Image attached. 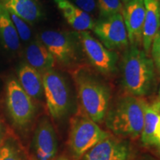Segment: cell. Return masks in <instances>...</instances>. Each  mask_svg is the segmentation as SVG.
Instances as JSON below:
<instances>
[{"mask_svg": "<svg viewBox=\"0 0 160 160\" xmlns=\"http://www.w3.org/2000/svg\"><path fill=\"white\" fill-rule=\"evenodd\" d=\"M122 16L131 45H142V31L145 17L144 0H131L124 5Z\"/></svg>", "mask_w": 160, "mask_h": 160, "instance_id": "cell-11", "label": "cell"}, {"mask_svg": "<svg viewBox=\"0 0 160 160\" xmlns=\"http://www.w3.org/2000/svg\"><path fill=\"white\" fill-rule=\"evenodd\" d=\"M3 4L27 22H35L42 16L37 0H6Z\"/></svg>", "mask_w": 160, "mask_h": 160, "instance_id": "cell-18", "label": "cell"}, {"mask_svg": "<svg viewBox=\"0 0 160 160\" xmlns=\"http://www.w3.org/2000/svg\"><path fill=\"white\" fill-rule=\"evenodd\" d=\"M95 122L88 117H77L71 122L69 147L75 159H79L91 148L109 137Z\"/></svg>", "mask_w": 160, "mask_h": 160, "instance_id": "cell-4", "label": "cell"}, {"mask_svg": "<svg viewBox=\"0 0 160 160\" xmlns=\"http://www.w3.org/2000/svg\"><path fill=\"white\" fill-rule=\"evenodd\" d=\"M155 137H156V138H157V139L158 140V142H159V146H160V115L159 117V119H158L157 126H156Z\"/></svg>", "mask_w": 160, "mask_h": 160, "instance_id": "cell-25", "label": "cell"}, {"mask_svg": "<svg viewBox=\"0 0 160 160\" xmlns=\"http://www.w3.org/2000/svg\"><path fill=\"white\" fill-rule=\"evenodd\" d=\"M93 29L103 45L111 51L128 46V32L122 13L102 18Z\"/></svg>", "mask_w": 160, "mask_h": 160, "instance_id": "cell-7", "label": "cell"}, {"mask_svg": "<svg viewBox=\"0 0 160 160\" xmlns=\"http://www.w3.org/2000/svg\"><path fill=\"white\" fill-rule=\"evenodd\" d=\"M159 155H160V146H159Z\"/></svg>", "mask_w": 160, "mask_h": 160, "instance_id": "cell-30", "label": "cell"}, {"mask_svg": "<svg viewBox=\"0 0 160 160\" xmlns=\"http://www.w3.org/2000/svg\"><path fill=\"white\" fill-rule=\"evenodd\" d=\"M42 81L50 113L54 119H61L68 113L71 108V96L68 84L62 76L53 70L43 73Z\"/></svg>", "mask_w": 160, "mask_h": 160, "instance_id": "cell-5", "label": "cell"}, {"mask_svg": "<svg viewBox=\"0 0 160 160\" xmlns=\"http://www.w3.org/2000/svg\"><path fill=\"white\" fill-rule=\"evenodd\" d=\"M131 155L128 142L109 136L86 152L83 160H129Z\"/></svg>", "mask_w": 160, "mask_h": 160, "instance_id": "cell-10", "label": "cell"}, {"mask_svg": "<svg viewBox=\"0 0 160 160\" xmlns=\"http://www.w3.org/2000/svg\"><path fill=\"white\" fill-rule=\"evenodd\" d=\"M57 160H69V159L65 157H60L59 158H58Z\"/></svg>", "mask_w": 160, "mask_h": 160, "instance_id": "cell-27", "label": "cell"}, {"mask_svg": "<svg viewBox=\"0 0 160 160\" xmlns=\"http://www.w3.org/2000/svg\"><path fill=\"white\" fill-rule=\"evenodd\" d=\"M72 1L78 8L88 14L95 13L97 8V0H72Z\"/></svg>", "mask_w": 160, "mask_h": 160, "instance_id": "cell-23", "label": "cell"}, {"mask_svg": "<svg viewBox=\"0 0 160 160\" xmlns=\"http://www.w3.org/2000/svg\"><path fill=\"white\" fill-rule=\"evenodd\" d=\"M0 38L5 47L12 51L19 48V37L8 9L0 2Z\"/></svg>", "mask_w": 160, "mask_h": 160, "instance_id": "cell-19", "label": "cell"}, {"mask_svg": "<svg viewBox=\"0 0 160 160\" xmlns=\"http://www.w3.org/2000/svg\"><path fill=\"white\" fill-rule=\"evenodd\" d=\"M76 35L90 62L97 71L106 75L117 71L118 56L115 52L108 49L89 32L78 31Z\"/></svg>", "mask_w": 160, "mask_h": 160, "instance_id": "cell-6", "label": "cell"}, {"mask_svg": "<svg viewBox=\"0 0 160 160\" xmlns=\"http://www.w3.org/2000/svg\"><path fill=\"white\" fill-rule=\"evenodd\" d=\"M146 104L140 97L120 98L106 113V126L116 135L137 139L142 131Z\"/></svg>", "mask_w": 160, "mask_h": 160, "instance_id": "cell-3", "label": "cell"}, {"mask_svg": "<svg viewBox=\"0 0 160 160\" xmlns=\"http://www.w3.org/2000/svg\"><path fill=\"white\" fill-rule=\"evenodd\" d=\"M26 59L31 67L44 73L51 70L55 63L54 57L42 42L30 44L26 50Z\"/></svg>", "mask_w": 160, "mask_h": 160, "instance_id": "cell-15", "label": "cell"}, {"mask_svg": "<svg viewBox=\"0 0 160 160\" xmlns=\"http://www.w3.org/2000/svg\"><path fill=\"white\" fill-rule=\"evenodd\" d=\"M33 149L37 160H53L57 152L54 129L48 119L40 122L33 137Z\"/></svg>", "mask_w": 160, "mask_h": 160, "instance_id": "cell-12", "label": "cell"}, {"mask_svg": "<svg viewBox=\"0 0 160 160\" xmlns=\"http://www.w3.org/2000/svg\"><path fill=\"white\" fill-rule=\"evenodd\" d=\"M143 160H155L154 159H153L152 157H145L143 159Z\"/></svg>", "mask_w": 160, "mask_h": 160, "instance_id": "cell-28", "label": "cell"}, {"mask_svg": "<svg viewBox=\"0 0 160 160\" xmlns=\"http://www.w3.org/2000/svg\"><path fill=\"white\" fill-rule=\"evenodd\" d=\"M40 39L59 62L69 65L77 60V44L70 35L59 31H45L41 33Z\"/></svg>", "mask_w": 160, "mask_h": 160, "instance_id": "cell-9", "label": "cell"}, {"mask_svg": "<svg viewBox=\"0 0 160 160\" xmlns=\"http://www.w3.org/2000/svg\"><path fill=\"white\" fill-rule=\"evenodd\" d=\"M160 115V102L156 100L153 103L147 102L145 108L143 128L141 133L142 142L145 146L157 145L159 143L155 137V129Z\"/></svg>", "mask_w": 160, "mask_h": 160, "instance_id": "cell-16", "label": "cell"}, {"mask_svg": "<svg viewBox=\"0 0 160 160\" xmlns=\"http://www.w3.org/2000/svg\"><path fill=\"white\" fill-rule=\"evenodd\" d=\"M97 3L102 18L123 13L124 5L120 0H97Z\"/></svg>", "mask_w": 160, "mask_h": 160, "instance_id": "cell-20", "label": "cell"}, {"mask_svg": "<svg viewBox=\"0 0 160 160\" xmlns=\"http://www.w3.org/2000/svg\"><path fill=\"white\" fill-rule=\"evenodd\" d=\"M122 71L123 86L129 93L141 97L151 93L155 81L154 62L145 51L137 46L128 48Z\"/></svg>", "mask_w": 160, "mask_h": 160, "instance_id": "cell-2", "label": "cell"}, {"mask_svg": "<svg viewBox=\"0 0 160 160\" xmlns=\"http://www.w3.org/2000/svg\"><path fill=\"white\" fill-rule=\"evenodd\" d=\"M145 17L142 31V46L149 54L152 43L160 29V0H144Z\"/></svg>", "mask_w": 160, "mask_h": 160, "instance_id": "cell-13", "label": "cell"}, {"mask_svg": "<svg viewBox=\"0 0 160 160\" xmlns=\"http://www.w3.org/2000/svg\"><path fill=\"white\" fill-rule=\"evenodd\" d=\"M19 84L31 98L39 99L42 94V77L37 70L31 65H23L19 71Z\"/></svg>", "mask_w": 160, "mask_h": 160, "instance_id": "cell-17", "label": "cell"}, {"mask_svg": "<svg viewBox=\"0 0 160 160\" xmlns=\"http://www.w3.org/2000/svg\"><path fill=\"white\" fill-rule=\"evenodd\" d=\"M151 50L153 62L160 71V31L153 39Z\"/></svg>", "mask_w": 160, "mask_h": 160, "instance_id": "cell-24", "label": "cell"}, {"mask_svg": "<svg viewBox=\"0 0 160 160\" xmlns=\"http://www.w3.org/2000/svg\"><path fill=\"white\" fill-rule=\"evenodd\" d=\"M120 1L122 2V4L124 5H127L128 3H129L131 1V0H120Z\"/></svg>", "mask_w": 160, "mask_h": 160, "instance_id": "cell-26", "label": "cell"}, {"mask_svg": "<svg viewBox=\"0 0 160 160\" xmlns=\"http://www.w3.org/2000/svg\"><path fill=\"white\" fill-rule=\"evenodd\" d=\"M0 160H23L14 148L5 145L0 148Z\"/></svg>", "mask_w": 160, "mask_h": 160, "instance_id": "cell-22", "label": "cell"}, {"mask_svg": "<svg viewBox=\"0 0 160 160\" xmlns=\"http://www.w3.org/2000/svg\"><path fill=\"white\" fill-rule=\"evenodd\" d=\"M7 105L12 119L18 126L25 127L33 119L35 108L31 98L14 79L8 84Z\"/></svg>", "mask_w": 160, "mask_h": 160, "instance_id": "cell-8", "label": "cell"}, {"mask_svg": "<svg viewBox=\"0 0 160 160\" xmlns=\"http://www.w3.org/2000/svg\"><path fill=\"white\" fill-rule=\"evenodd\" d=\"M157 100L160 102V88H159V97H158Z\"/></svg>", "mask_w": 160, "mask_h": 160, "instance_id": "cell-29", "label": "cell"}, {"mask_svg": "<svg viewBox=\"0 0 160 160\" xmlns=\"http://www.w3.org/2000/svg\"><path fill=\"white\" fill-rule=\"evenodd\" d=\"M68 23L77 31L93 29L94 22L91 16L85 13L71 0H53Z\"/></svg>", "mask_w": 160, "mask_h": 160, "instance_id": "cell-14", "label": "cell"}, {"mask_svg": "<svg viewBox=\"0 0 160 160\" xmlns=\"http://www.w3.org/2000/svg\"><path fill=\"white\" fill-rule=\"evenodd\" d=\"M8 11L9 12L19 37L23 41H28L31 37V31L28 25L25 23V20L18 17L13 11H10V10H8Z\"/></svg>", "mask_w": 160, "mask_h": 160, "instance_id": "cell-21", "label": "cell"}, {"mask_svg": "<svg viewBox=\"0 0 160 160\" xmlns=\"http://www.w3.org/2000/svg\"><path fill=\"white\" fill-rule=\"evenodd\" d=\"M80 105L87 117L101 122L105 118L111 100L109 87L87 68H79L73 73Z\"/></svg>", "mask_w": 160, "mask_h": 160, "instance_id": "cell-1", "label": "cell"}]
</instances>
